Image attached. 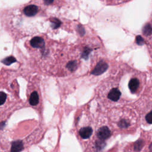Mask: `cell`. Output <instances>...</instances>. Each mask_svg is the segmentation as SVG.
Here are the masks:
<instances>
[{
	"mask_svg": "<svg viewBox=\"0 0 152 152\" xmlns=\"http://www.w3.org/2000/svg\"><path fill=\"white\" fill-rule=\"evenodd\" d=\"M8 95L2 91H0V119L5 118V109L7 108Z\"/></svg>",
	"mask_w": 152,
	"mask_h": 152,
	"instance_id": "1",
	"label": "cell"
},
{
	"mask_svg": "<svg viewBox=\"0 0 152 152\" xmlns=\"http://www.w3.org/2000/svg\"><path fill=\"white\" fill-rule=\"evenodd\" d=\"M111 135V132L107 126H102L99 129L97 132V137L98 141L104 143V141L108 139Z\"/></svg>",
	"mask_w": 152,
	"mask_h": 152,
	"instance_id": "2",
	"label": "cell"
},
{
	"mask_svg": "<svg viewBox=\"0 0 152 152\" xmlns=\"http://www.w3.org/2000/svg\"><path fill=\"white\" fill-rule=\"evenodd\" d=\"M107 68H108V65L106 62L103 61L99 62L97 64V65L95 66V68L93 69V71L91 72V74L95 75H100L102 73H103L104 71H106Z\"/></svg>",
	"mask_w": 152,
	"mask_h": 152,
	"instance_id": "3",
	"label": "cell"
},
{
	"mask_svg": "<svg viewBox=\"0 0 152 152\" xmlns=\"http://www.w3.org/2000/svg\"><path fill=\"white\" fill-rule=\"evenodd\" d=\"M93 133V129L90 126H86L81 128L79 131V135L83 140L89 138Z\"/></svg>",
	"mask_w": 152,
	"mask_h": 152,
	"instance_id": "4",
	"label": "cell"
},
{
	"mask_svg": "<svg viewBox=\"0 0 152 152\" xmlns=\"http://www.w3.org/2000/svg\"><path fill=\"white\" fill-rule=\"evenodd\" d=\"M38 11V7L35 5H29L26 6L24 10V14L28 17H32L35 15Z\"/></svg>",
	"mask_w": 152,
	"mask_h": 152,
	"instance_id": "5",
	"label": "cell"
},
{
	"mask_svg": "<svg viewBox=\"0 0 152 152\" xmlns=\"http://www.w3.org/2000/svg\"><path fill=\"white\" fill-rule=\"evenodd\" d=\"M30 45L34 48H42L45 46L44 40L40 37H34L30 40Z\"/></svg>",
	"mask_w": 152,
	"mask_h": 152,
	"instance_id": "6",
	"label": "cell"
},
{
	"mask_svg": "<svg viewBox=\"0 0 152 152\" xmlns=\"http://www.w3.org/2000/svg\"><path fill=\"white\" fill-rule=\"evenodd\" d=\"M121 95V91L117 88H114L112 89L110 91L109 93L108 98L112 101L116 102L119 99Z\"/></svg>",
	"mask_w": 152,
	"mask_h": 152,
	"instance_id": "7",
	"label": "cell"
},
{
	"mask_svg": "<svg viewBox=\"0 0 152 152\" xmlns=\"http://www.w3.org/2000/svg\"><path fill=\"white\" fill-rule=\"evenodd\" d=\"M140 85V82L139 80L136 78H132L131 79L128 84V87L129 90L132 92V93H135L136 91V90H137L138 86Z\"/></svg>",
	"mask_w": 152,
	"mask_h": 152,
	"instance_id": "8",
	"label": "cell"
},
{
	"mask_svg": "<svg viewBox=\"0 0 152 152\" xmlns=\"http://www.w3.org/2000/svg\"><path fill=\"white\" fill-rule=\"evenodd\" d=\"M39 95L36 91H33L31 93L29 97V103L32 106H36L39 103Z\"/></svg>",
	"mask_w": 152,
	"mask_h": 152,
	"instance_id": "9",
	"label": "cell"
},
{
	"mask_svg": "<svg viewBox=\"0 0 152 152\" xmlns=\"http://www.w3.org/2000/svg\"><path fill=\"white\" fill-rule=\"evenodd\" d=\"M51 23V26L53 28H58L61 25V21L56 18H53L50 20Z\"/></svg>",
	"mask_w": 152,
	"mask_h": 152,
	"instance_id": "10",
	"label": "cell"
},
{
	"mask_svg": "<svg viewBox=\"0 0 152 152\" xmlns=\"http://www.w3.org/2000/svg\"><path fill=\"white\" fill-rule=\"evenodd\" d=\"M143 33L145 35H150L151 33V27L150 24H147L143 28Z\"/></svg>",
	"mask_w": 152,
	"mask_h": 152,
	"instance_id": "11",
	"label": "cell"
},
{
	"mask_svg": "<svg viewBox=\"0 0 152 152\" xmlns=\"http://www.w3.org/2000/svg\"><path fill=\"white\" fill-rule=\"evenodd\" d=\"M76 66H77V65H76V63L75 61H72V62H69L68 65H67V67L69 69L72 71V70H74L75 68H76Z\"/></svg>",
	"mask_w": 152,
	"mask_h": 152,
	"instance_id": "12",
	"label": "cell"
},
{
	"mask_svg": "<svg viewBox=\"0 0 152 152\" xmlns=\"http://www.w3.org/2000/svg\"><path fill=\"white\" fill-rule=\"evenodd\" d=\"M136 42L139 45H142L144 44V40L141 36H138L136 37Z\"/></svg>",
	"mask_w": 152,
	"mask_h": 152,
	"instance_id": "13",
	"label": "cell"
},
{
	"mask_svg": "<svg viewBox=\"0 0 152 152\" xmlns=\"http://www.w3.org/2000/svg\"><path fill=\"white\" fill-rule=\"evenodd\" d=\"M145 120L148 124H151V112H150L145 116Z\"/></svg>",
	"mask_w": 152,
	"mask_h": 152,
	"instance_id": "14",
	"label": "cell"
},
{
	"mask_svg": "<svg viewBox=\"0 0 152 152\" xmlns=\"http://www.w3.org/2000/svg\"><path fill=\"white\" fill-rule=\"evenodd\" d=\"M45 3H47V4H48V3H52V1H45Z\"/></svg>",
	"mask_w": 152,
	"mask_h": 152,
	"instance_id": "15",
	"label": "cell"
}]
</instances>
